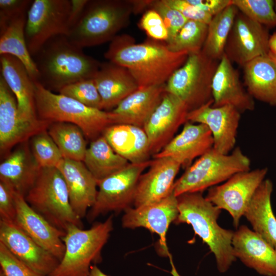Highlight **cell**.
<instances>
[{"label":"cell","instance_id":"29","mask_svg":"<svg viewBox=\"0 0 276 276\" xmlns=\"http://www.w3.org/2000/svg\"><path fill=\"white\" fill-rule=\"evenodd\" d=\"M113 150L131 164L151 160L147 135L143 128L128 124L108 126L102 135Z\"/></svg>","mask_w":276,"mask_h":276},{"label":"cell","instance_id":"12","mask_svg":"<svg viewBox=\"0 0 276 276\" xmlns=\"http://www.w3.org/2000/svg\"><path fill=\"white\" fill-rule=\"evenodd\" d=\"M267 168L237 173L224 183L209 189L205 198L219 209L227 211L238 228L256 191L265 179Z\"/></svg>","mask_w":276,"mask_h":276},{"label":"cell","instance_id":"35","mask_svg":"<svg viewBox=\"0 0 276 276\" xmlns=\"http://www.w3.org/2000/svg\"><path fill=\"white\" fill-rule=\"evenodd\" d=\"M47 130L63 158L83 161L87 149V143L79 127L70 123L52 122Z\"/></svg>","mask_w":276,"mask_h":276},{"label":"cell","instance_id":"11","mask_svg":"<svg viewBox=\"0 0 276 276\" xmlns=\"http://www.w3.org/2000/svg\"><path fill=\"white\" fill-rule=\"evenodd\" d=\"M70 0H34L27 14L25 36L32 57L52 38L67 35Z\"/></svg>","mask_w":276,"mask_h":276},{"label":"cell","instance_id":"45","mask_svg":"<svg viewBox=\"0 0 276 276\" xmlns=\"http://www.w3.org/2000/svg\"><path fill=\"white\" fill-rule=\"evenodd\" d=\"M13 189L0 181L1 220L14 222L16 216V205Z\"/></svg>","mask_w":276,"mask_h":276},{"label":"cell","instance_id":"3","mask_svg":"<svg viewBox=\"0 0 276 276\" xmlns=\"http://www.w3.org/2000/svg\"><path fill=\"white\" fill-rule=\"evenodd\" d=\"M177 198L178 215L173 223L190 224L214 255L219 271H227L237 259L232 246L234 232L217 223L221 209L203 197L202 192L185 193Z\"/></svg>","mask_w":276,"mask_h":276},{"label":"cell","instance_id":"53","mask_svg":"<svg viewBox=\"0 0 276 276\" xmlns=\"http://www.w3.org/2000/svg\"><path fill=\"white\" fill-rule=\"evenodd\" d=\"M275 3L276 4V1H275Z\"/></svg>","mask_w":276,"mask_h":276},{"label":"cell","instance_id":"7","mask_svg":"<svg viewBox=\"0 0 276 276\" xmlns=\"http://www.w3.org/2000/svg\"><path fill=\"white\" fill-rule=\"evenodd\" d=\"M250 160L239 147L229 154L219 153L213 148L186 168L174 183L176 197L188 193L202 192L226 181L234 174L250 170Z\"/></svg>","mask_w":276,"mask_h":276},{"label":"cell","instance_id":"38","mask_svg":"<svg viewBox=\"0 0 276 276\" xmlns=\"http://www.w3.org/2000/svg\"><path fill=\"white\" fill-rule=\"evenodd\" d=\"M239 11L266 27L276 26V12L272 0H232Z\"/></svg>","mask_w":276,"mask_h":276},{"label":"cell","instance_id":"49","mask_svg":"<svg viewBox=\"0 0 276 276\" xmlns=\"http://www.w3.org/2000/svg\"><path fill=\"white\" fill-rule=\"evenodd\" d=\"M269 49L271 51H276V32L270 36Z\"/></svg>","mask_w":276,"mask_h":276},{"label":"cell","instance_id":"6","mask_svg":"<svg viewBox=\"0 0 276 276\" xmlns=\"http://www.w3.org/2000/svg\"><path fill=\"white\" fill-rule=\"evenodd\" d=\"M35 104L39 119L77 125L86 139L98 138L111 125L110 111L91 108L68 97L50 91L35 82Z\"/></svg>","mask_w":276,"mask_h":276},{"label":"cell","instance_id":"50","mask_svg":"<svg viewBox=\"0 0 276 276\" xmlns=\"http://www.w3.org/2000/svg\"><path fill=\"white\" fill-rule=\"evenodd\" d=\"M268 55L276 65V51L269 50Z\"/></svg>","mask_w":276,"mask_h":276},{"label":"cell","instance_id":"24","mask_svg":"<svg viewBox=\"0 0 276 276\" xmlns=\"http://www.w3.org/2000/svg\"><path fill=\"white\" fill-rule=\"evenodd\" d=\"M1 75L16 98L20 117L24 120L38 123L35 104V81L22 63L10 55H0Z\"/></svg>","mask_w":276,"mask_h":276},{"label":"cell","instance_id":"28","mask_svg":"<svg viewBox=\"0 0 276 276\" xmlns=\"http://www.w3.org/2000/svg\"><path fill=\"white\" fill-rule=\"evenodd\" d=\"M93 78L101 98L103 110L114 109L139 88L126 68L110 61L100 63Z\"/></svg>","mask_w":276,"mask_h":276},{"label":"cell","instance_id":"34","mask_svg":"<svg viewBox=\"0 0 276 276\" xmlns=\"http://www.w3.org/2000/svg\"><path fill=\"white\" fill-rule=\"evenodd\" d=\"M239 10L232 4L213 17L202 52L208 57L220 61L224 55L226 43Z\"/></svg>","mask_w":276,"mask_h":276},{"label":"cell","instance_id":"5","mask_svg":"<svg viewBox=\"0 0 276 276\" xmlns=\"http://www.w3.org/2000/svg\"><path fill=\"white\" fill-rule=\"evenodd\" d=\"M113 215L84 229L67 226L62 238L65 251L57 267L48 276H87L92 264L102 261L101 252L113 228Z\"/></svg>","mask_w":276,"mask_h":276},{"label":"cell","instance_id":"9","mask_svg":"<svg viewBox=\"0 0 276 276\" xmlns=\"http://www.w3.org/2000/svg\"><path fill=\"white\" fill-rule=\"evenodd\" d=\"M219 62L202 51L189 54L185 63L166 83V92L181 100L189 112L213 103L212 84Z\"/></svg>","mask_w":276,"mask_h":276},{"label":"cell","instance_id":"33","mask_svg":"<svg viewBox=\"0 0 276 276\" xmlns=\"http://www.w3.org/2000/svg\"><path fill=\"white\" fill-rule=\"evenodd\" d=\"M83 162L97 183L130 164L113 150L103 135L90 142Z\"/></svg>","mask_w":276,"mask_h":276},{"label":"cell","instance_id":"13","mask_svg":"<svg viewBox=\"0 0 276 276\" xmlns=\"http://www.w3.org/2000/svg\"><path fill=\"white\" fill-rule=\"evenodd\" d=\"M269 38L266 27L239 11L229 32L224 54L232 62L243 67L254 59L268 54Z\"/></svg>","mask_w":276,"mask_h":276},{"label":"cell","instance_id":"15","mask_svg":"<svg viewBox=\"0 0 276 276\" xmlns=\"http://www.w3.org/2000/svg\"><path fill=\"white\" fill-rule=\"evenodd\" d=\"M212 105L209 103L189 111L187 121L206 125L213 136V148L227 154L234 149L241 113L232 105Z\"/></svg>","mask_w":276,"mask_h":276},{"label":"cell","instance_id":"26","mask_svg":"<svg viewBox=\"0 0 276 276\" xmlns=\"http://www.w3.org/2000/svg\"><path fill=\"white\" fill-rule=\"evenodd\" d=\"M41 169L31 151L28 140L16 145L1 163L0 181L25 197Z\"/></svg>","mask_w":276,"mask_h":276},{"label":"cell","instance_id":"17","mask_svg":"<svg viewBox=\"0 0 276 276\" xmlns=\"http://www.w3.org/2000/svg\"><path fill=\"white\" fill-rule=\"evenodd\" d=\"M16 216L14 223L35 242L60 261L65 245L62 238L65 232L51 224L36 212L25 197L14 192Z\"/></svg>","mask_w":276,"mask_h":276},{"label":"cell","instance_id":"14","mask_svg":"<svg viewBox=\"0 0 276 276\" xmlns=\"http://www.w3.org/2000/svg\"><path fill=\"white\" fill-rule=\"evenodd\" d=\"M51 122L32 123L19 116L15 97L4 78L0 76V151L7 156L14 146L35 134L48 129Z\"/></svg>","mask_w":276,"mask_h":276},{"label":"cell","instance_id":"16","mask_svg":"<svg viewBox=\"0 0 276 276\" xmlns=\"http://www.w3.org/2000/svg\"><path fill=\"white\" fill-rule=\"evenodd\" d=\"M189 110L175 96L166 91L144 129L152 156L159 153L174 137L179 127L187 121Z\"/></svg>","mask_w":276,"mask_h":276},{"label":"cell","instance_id":"36","mask_svg":"<svg viewBox=\"0 0 276 276\" xmlns=\"http://www.w3.org/2000/svg\"><path fill=\"white\" fill-rule=\"evenodd\" d=\"M208 25L189 20L171 41L166 43L174 52L197 53L202 50L205 42Z\"/></svg>","mask_w":276,"mask_h":276},{"label":"cell","instance_id":"18","mask_svg":"<svg viewBox=\"0 0 276 276\" xmlns=\"http://www.w3.org/2000/svg\"><path fill=\"white\" fill-rule=\"evenodd\" d=\"M178 215L177 198L172 192L157 202L126 210L121 223L125 228L142 227L156 234L159 237L161 246L167 251V233L170 224L174 222Z\"/></svg>","mask_w":276,"mask_h":276},{"label":"cell","instance_id":"27","mask_svg":"<svg viewBox=\"0 0 276 276\" xmlns=\"http://www.w3.org/2000/svg\"><path fill=\"white\" fill-rule=\"evenodd\" d=\"M166 91V84L139 88L110 111L111 125L128 124L144 128Z\"/></svg>","mask_w":276,"mask_h":276},{"label":"cell","instance_id":"47","mask_svg":"<svg viewBox=\"0 0 276 276\" xmlns=\"http://www.w3.org/2000/svg\"><path fill=\"white\" fill-rule=\"evenodd\" d=\"M88 1L89 0H70L71 6L68 22L69 28L68 31L80 19Z\"/></svg>","mask_w":276,"mask_h":276},{"label":"cell","instance_id":"41","mask_svg":"<svg viewBox=\"0 0 276 276\" xmlns=\"http://www.w3.org/2000/svg\"><path fill=\"white\" fill-rule=\"evenodd\" d=\"M0 265L7 276H46L17 259L1 243Z\"/></svg>","mask_w":276,"mask_h":276},{"label":"cell","instance_id":"32","mask_svg":"<svg viewBox=\"0 0 276 276\" xmlns=\"http://www.w3.org/2000/svg\"><path fill=\"white\" fill-rule=\"evenodd\" d=\"M27 14V12L16 16L0 29V55H10L17 58L33 80L38 82V72L26 40Z\"/></svg>","mask_w":276,"mask_h":276},{"label":"cell","instance_id":"37","mask_svg":"<svg viewBox=\"0 0 276 276\" xmlns=\"http://www.w3.org/2000/svg\"><path fill=\"white\" fill-rule=\"evenodd\" d=\"M29 143L35 159L41 168H57L63 158L47 129L32 136Z\"/></svg>","mask_w":276,"mask_h":276},{"label":"cell","instance_id":"22","mask_svg":"<svg viewBox=\"0 0 276 276\" xmlns=\"http://www.w3.org/2000/svg\"><path fill=\"white\" fill-rule=\"evenodd\" d=\"M181 132L153 158L169 157L186 169L196 158L213 148V138L209 128L202 124L187 121Z\"/></svg>","mask_w":276,"mask_h":276},{"label":"cell","instance_id":"23","mask_svg":"<svg viewBox=\"0 0 276 276\" xmlns=\"http://www.w3.org/2000/svg\"><path fill=\"white\" fill-rule=\"evenodd\" d=\"M57 168L65 181L72 208L82 219L95 202L97 181L82 161L63 158Z\"/></svg>","mask_w":276,"mask_h":276},{"label":"cell","instance_id":"25","mask_svg":"<svg viewBox=\"0 0 276 276\" xmlns=\"http://www.w3.org/2000/svg\"><path fill=\"white\" fill-rule=\"evenodd\" d=\"M212 91L213 107L229 105L241 113L255 109L254 98L244 88L238 71L225 54L219 61L214 74Z\"/></svg>","mask_w":276,"mask_h":276},{"label":"cell","instance_id":"42","mask_svg":"<svg viewBox=\"0 0 276 276\" xmlns=\"http://www.w3.org/2000/svg\"><path fill=\"white\" fill-rule=\"evenodd\" d=\"M140 25L152 38L168 41L169 36L167 28L160 16L155 11L152 9L147 11L141 19Z\"/></svg>","mask_w":276,"mask_h":276},{"label":"cell","instance_id":"44","mask_svg":"<svg viewBox=\"0 0 276 276\" xmlns=\"http://www.w3.org/2000/svg\"><path fill=\"white\" fill-rule=\"evenodd\" d=\"M170 7L179 11L187 19L208 25L213 16L190 4L188 0H164Z\"/></svg>","mask_w":276,"mask_h":276},{"label":"cell","instance_id":"51","mask_svg":"<svg viewBox=\"0 0 276 276\" xmlns=\"http://www.w3.org/2000/svg\"><path fill=\"white\" fill-rule=\"evenodd\" d=\"M0 276H7L4 272L1 269L0 270Z\"/></svg>","mask_w":276,"mask_h":276},{"label":"cell","instance_id":"20","mask_svg":"<svg viewBox=\"0 0 276 276\" xmlns=\"http://www.w3.org/2000/svg\"><path fill=\"white\" fill-rule=\"evenodd\" d=\"M0 243L17 259L46 276L57 267L60 262L14 222L0 220Z\"/></svg>","mask_w":276,"mask_h":276},{"label":"cell","instance_id":"43","mask_svg":"<svg viewBox=\"0 0 276 276\" xmlns=\"http://www.w3.org/2000/svg\"><path fill=\"white\" fill-rule=\"evenodd\" d=\"M32 1L0 0V29L16 16L28 12Z\"/></svg>","mask_w":276,"mask_h":276},{"label":"cell","instance_id":"1","mask_svg":"<svg viewBox=\"0 0 276 276\" xmlns=\"http://www.w3.org/2000/svg\"><path fill=\"white\" fill-rule=\"evenodd\" d=\"M187 52H174L166 44L149 41L135 43L129 36H117L105 57L126 68L139 88L166 84L187 59Z\"/></svg>","mask_w":276,"mask_h":276},{"label":"cell","instance_id":"31","mask_svg":"<svg viewBox=\"0 0 276 276\" xmlns=\"http://www.w3.org/2000/svg\"><path fill=\"white\" fill-rule=\"evenodd\" d=\"M243 68L249 94L254 99L276 106V65L268 54L254 59Z\"/></svg>","mask_w":276,"mask_h":276},{"label":"cell","instance_id":"46","mask_svg":"<svg viewBox=\"0 0 276 276\" xmlns=\"http://www.w3.org/2000/svg\"><path fill=\"white\" fill-rule=\"evenodd\" d=\"M188 1L213 17L232 4V0H188Z\"/></svg>","mask_w":276,"mask_h":276},{"label":"cell","instance_id":"19","mask_svg":"<svg viewBox=\"0 0 276 276\" xmlns=\"http://www.w3.org/2000/svg\"><path fill=\"white\" fill-rule=\"evenodd\" d=\"M181 165L169 157L153 158L149 169L140 176L133 205L139 208L157 202L173 192Z\"/></svg>","mask_w":276,"mask_h":276},{"label":"cell","instance_id":"21","mask_svg":"<svg viewBox=\"0 0 276 276\" xmlns=\"http://www.w3.org/2000/svg\"><path fill=\"white\" fill-rule=\"evenodd\" d=\"M232 246L236 259L264 276H276V251L261 236L242 225L234 232Z\"/></svg>","mask_w":276,"mask_h":276},{"label":"cell","instance_id":"8","mask_svg":"<svg viewBox=\"0 0 276 276\" xmlns=\"http://www.w3.org/2000/svg\"><path fill=\"white\" fill-rule=\"evenodd\" d=\"M29 204L51 224L65 232L67 226L83 225L71 205L64 179L57 168H41L25 197Z\"/></svg>","mask_w":276,"mask_h":276},{"label":"cell","instance_id":"40","mask_svg":"<svg viewBox=\"0 0 276 276\" xmlns=\"http://www.w3.org/2000/svg\"><path fill=\"white\" fill-rule=\"evenodd\" d=\"M149 8L159 14L167 28L169 38L166 43L172 40L189 20L179 11L169 6L164 0L151 1Z\"/></svg>","mask_w":276,"mask_h":276},{"label":"cell","instance_id":"30","mask_svg":"<svg viewBox=\"0 0 276 276\" xmlns=\"http://www.w3.org/2000/svg\"><path fill=\"white\" fill-rule=\"evenodd\" d=\"M272 182L265 179L251 199L243 216L253 231L272 246H276V218L271 202Z\"/></svg>","mask_w":276,"mask_h":276},{"label":"cell","instance_id":"4","mask_svg":"<svg viewBox=\"0 0 276 276\" xmlns=\"http://www.w3.org/2000/svg\"><path fill=\"white\" fill-rule=\"evenodd\" d=\"M133 13L131 1H88L78 22L66 35L83 48L111 41L129 22Z\"/></svg>","mask_w":276,"mask_h":276},{"label":"cell","instance_id":"52","mask_svg":"<svg viewBox=\"0 0 276 276\" xmlns=\"http://www.w3.org/2000/svg\"><path fill=\"white\" fill-rule=\"evenodd\" d=\"M274 248H275V251H276V246L274 247Z\"/></svg>","mask_w":276,"mask_h":276},{"label":"cell","instance_id":"48","mask_svg":"<svg viewBox=\"0 0 276 276\" xmlns=\"http://www.w3.org/2000/svg\"><path fill=\"white\" fill-rule=\"evenodd\" d=\"M87 276H109L104 273L97 266L93 265Z\"/></svg>","mask_w":276,"mask_h":276},{"label":"cell","instance_id":"2","mask_svg":"<svg viewBox=\"0 0 276 276\" xmlns=\"http://www.w3.org/2000/svg\"><path fill=\"white\" fill-rule=\"evenodd\" d=\"M33 59L38 74V82L52 91L59 92L67 85L93 78L100 65L65 35L49 40Z\"/></svg>","mask_w":276,"mask_h":276},{"label":"cell","instance_id":"10","mask_svg":"<svg viewBox=\"0 0 276 276\" xmlns=\"http://www.w3.org/2000/svg\"><path fill=\"white\" fill-rule=\"evenodd\" d=\"M151 162V159L140 164L130 163L98 182L96 199L87 212V220L93 222L100 215L110 212L117 214L131 208L139 178Z\"/></svg>","mask_w":276,"mask_h":276},{"label":"cell","instance_id":"39","mask_svg":"<svg viewBox=\"0 0 276 276\" xmlns=\"http://www.w3.org/2000/svg\"><path fill=\"white\" fill-rule=\"evenodd\" d=\"M59 93L87 106L102 110L101 98L94 78L83 79L67 85L62 88Z\"/></svg>","mask_w":276,"mask_h":276}]
</instances>
